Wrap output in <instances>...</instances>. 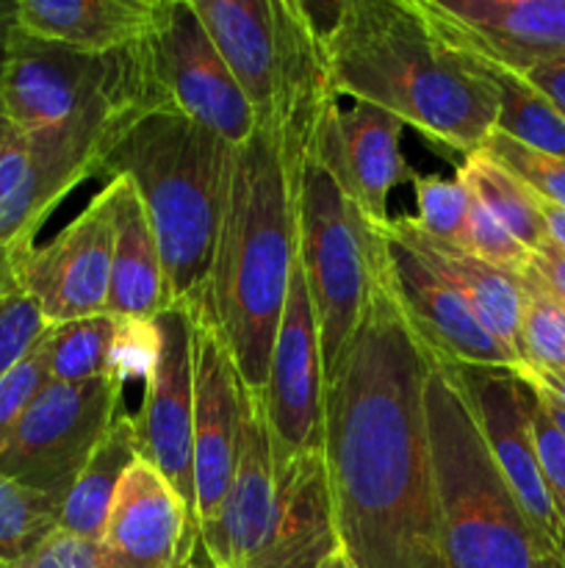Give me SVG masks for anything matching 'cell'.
I'll list each match as a JSON object with an SVG mask.
<instances>
[{
    "label": "cell",
    "mask_w": 565,
    "mask_h": 568,
    "mask_svg": "<svg viewBox=\"0 0 565 568\" xmlns=\"http://www.w3.org/2000/svg\"><path fill=\"white\" fill-rule=\"evenodd\" d=\"M114 247V203L105 183L50 242L9 255L11 281L37 303L48 325L105 314Z\"/></svg>",
    "instance_id": "7c38bea8"
},
{
    "label": "cell",
    "mask_w": 565,
    "mask_h": 568,
    "mask_svg": "<svg viewBox=\"0 0 565 568\" xmlns=\"http://www.w3.org/2000/svg\"><path fill=\"white\" fill-rule=\"evenodd\" d=\"M271 508H275V460H271L269 427H266L260 397L244 388L236 469L219 514L199 530L205 555L222 568H247L264 541Z\"/></svg>",
    "instance_id": "d6986e66"
},
{
    "label": "cell",
    "mask_w": 565,
    "mask_h": 568,
    "mask_svg": "<svg viewBox=\"0 0 565 568\" xmlns=\"http://www.w3.org/2000/svg\"><path fill=\"white\" fill-rule=\"evenodd\" d=\"M199 541L197 527L144 458L122 475L97 538L100 568H172Z\"/></svg>",
    "instance_id": "ac0fdd59"
},
{
    "label": "cell",
    "mask_w": 565,
    "mask_h": 568,
    "mask_svg": "<svg viewBox=\"0 0 565 568\" xmlns=\"http://www.w3.org/2000/svg\"><path fill=\"white\" fill-rule=\"evenodd\" d=\"M382 258L386 244L363 320L325 377L332 527L355 568H446L424 405L432 353L393 300Z\"/></svg>",
    "instance_id": "6da1fadb"
},
{
    "label": "cell",
    "mask_w": 565,
    "mask_h": 568,
    "mask_svg": "<svg viewBox=\"0 0 565 568\" xmlns=\"http://www.w3.org/2000/svg\"><path fill=\"white\" fill-rule=\"evenodd\" d=\"M402 131L397 116L369 103H352L338 114V166L355 203L377 227L391 220L388 197L393 189L415 178L402 155Z\"/></svg>",
    "instance_id": "603a6c76"
},
{
    "label": "cell",
    "mask_w": 565,
    "mask_h": 568,
    "mask_svg": "<svg viewBox=\"0 0 565 568\" xmlns=\"http://www.w3.org/2000/svg\"><path fill=\"white\" fill-rule=\"evenodd\" d=\"M454 48L526 72L565 64V0H419Z\"/></svg>",
    "instance_id": "2e32d148"
},
{
    "label": "cell",
    "mask_w": 565,
    "mask_h": 568,
    "mask_svg": "<svg viewBox=\"0 0 565 568\" xmlns=\"http://www.w3.org/2000/svg\"><path fill=\"white\" fill-rule=\"evenodd\" d=\"M17 28V0H0V78H3L6 61H9L11 33Z\"/></svg>",
    "instance_id": "b9f144b4"
},
{
    "label": "cell",
    "mask_w": 565,
    "mask_h": 568,
    "mask_svg": "<svg viewBox=\"0 0 565 568\" xmlns=\"http://www.w3.org/2000/svg\"><path fill=\"white\" fill-rule=\"evenodd\" d=\"M17 133H20V131H17V128L11 125V122L6 120V116H0V155H3L6 148H9V144L14 142Z\"/></svg>",
    "instance_id": "c3c4849f"
},
{
    "label": "cell",
    "mask_w": 565,
    "mask_h": 568,
    "mask_svg": "<svg viewBox=\"0 0 565 568\" xmlns=\"http://www.w3.org/2000/svg\"><path fill=\"white\" fill-rule=\"evenodd\" d=\"M460 247L504 272H521L526 261H530V250L474 197H471L469 220H465V233Z\"/></svg>",
    "instance_id": "d590c367"
},
{
    "label": "cell",
    "mask_w": 565,
    "mask_h": 568,
    "mask_svg": "<svg viewBox=\"0 0 565 568\" xmlns=\"http://www.w3.org/2000/svg\"><path fill=\"white\" fill-rule=\"evenodd\" d=\"M443 366L463 388L487 444V453L513 491L543 552L559 555L565 560V527L543 480L521 375L513 369H496V366Z\"/></svg>",
    "instance_id": "5bb4252c"
},
{
    "label": "cell",
    "mask_w": 565,
    "mask_h": 568,
    "mask_svg": "<svg viewBox=\"0 0 565 568\" xmlns=\"http://www.w3.org/2000/svg\"><path fill=\"white\" fill-rule=\"evenodd\" d=\"M144 48L170 109L181 111L230 148L253 136L258 128L253 105L188 0H158Z\"/></svg>",
    "instance_id": "30bf717a"
},
{
    "label": "cell",
    "mask_w": 565,
    "mask_h": 568,
    "mask_svg": "<svg viewBox=\"0 0 565 568\" xmlns=\"http://www.w3.org/2000/svg\"><path fill=\"white\" fill-rule=\"evenodd\" d=\"M0 568H9V566H6V564H0Z\"/></svg>",
    "instance_id": "f5cc1de1"
},
{
    "label": "cell",
    "mask_w": 565,
    "mask_h": 568,
    "mask_svg": "<svg viewBox=\"0 0 565 568\" xmlns=\"http://www.w3.org/2000/svg\"><path fill=\"white\" fill-rule=\"evenodd\" d=\"M319 568H355V564L347 558V552H343V549L338 547V549H332L330 555H327L325 564H321Z\"/></svg>",
    "instance_id": "7dc6e473"
},
{
    "label": "cell",
    "mask_w": 565,
    "mask_h": 568,
    "mask_svg": "<svg viewBox=\"0 0 565 568\" xmlns=\"http://www.w3.org/2000/svg\"><path fill=\"white\" fill-rule=\"evenodd\" d=\"M485 153H491L493 159L502 166H507L532 194H537L546 203L559 205L565 209V161L554 159V155L541 153V150H532L526 144L515 142V139L504 136V133L493 131L487 139Z\"/></svg>",
    "instance_id": "d6a6232c"
},
{
    "label": "cell",
    "mask_w": 565,
    "mask_h": 568,
    "mask_svg": "<svg viewBox=\"0 0 565 568\" xmlns=\"http://www.w3.org/2000/svg\"><path fill=\"white\" fill-rule=\"evenodd\" d=\"M0 116H6V111H3V98H0Z\"/></svg>",
    "instance_id": "816d5d0a"
},
{
    "label": "cell",
    "mask_w": 565,
    "mask_h": 568,
    "mask_svg": "<svg viewBox=\"0 0 565 568\" xmlns=\"http://www.w3.org/2000/svg\"><path fill=\"white\" fill-rule=\"evenodd\" d=\"M153 325L158 331V361L133 414L138 455L170 483L199 532L194 491V305H166Z\"/></svg>",
    "instance_id": "8fae6325"
},
{
    "label": "cell",
    "mask_w": 565,
    "mask_h": 568,
    "mask_svg": "<svg viewBox=\"0 0 565 568\" xmlns=\"http://www.w3.org/2000/svg\"><path fill=\"white\" fill-rule=\"evenodd\" d=\"M158 0H17V26L89 55H109L144 42Z\"/></svg>",
    "instance_id": "cb8c5ba5"
},
{
    "label": "cell",
    "mask_w": 565,
    "mask_h": 568,
    "mask_svg": "<svg viewBox=\"0 0 565 568\" xmlns=\"http://www.w3.org/2000/svg\"><path fill=\"white\" fill-rule=\"evenodd\" d=\"M518 277L524 288L518 333V353L524 364L521 375L565 369V305L526 266Z\"/></svg>",
    "instance_id": "4dcf8cb0"
},
{
    "label": "cell",
    "mask_w": 565,
    "mask_h": 568,
    "mask_svg": "<svg viewBox=\"0 0 565 568\" xmlns=\"http://www.w3.org/2000/svg\"><path fill=\"white\" fill-rule=\"evenodd\" d=\"M388 225V222H386ZM382 225V275L415 336L432 358L452 366H496L521 375V364L476 320L469 300Z\"/></svg>",
    "instance_id": "9a60e30c"
},
{
    "label": "cell",
    "mask_w": 565,
    "mask_h": 568,
    "mask_svg": "<svg viewBox=\"0 0 565 568\" xmlns=\"http://www.w3.org/2000/svg\"><path fill=\"white\" fill-rule=\"evenodd\" d=\"M6 272H9V255L0 253V277H3Z\"/></svg>",
    "instance_id": "f907efd6"
},
{
    "label": "cell",
    "mask_w": 565,
    "mask_h": 568,
    "mask_svg": "<svg viewBox=\"0 0 565 568\" xmlns=\"http://www.w3.org/2000/svg\"><path fill=\"white\" fill-rule=\"evenodd\" d=\"M410 183H413L415 205H419V216H413L415 225L427 236L460 247L465 220H469V192L458 181H443L438 175H415Z\"/></svg>",
    "instance_id": "1f68e13d"
},
{
    "label": "cell",
    "mask_w": 565,
    "mask_h": 568,
    "mask_svg": "<svg viewBox=\"0 0 565 568\" xmlns=\"http://www.w3.org/2000/svg\"><path fill=\"white\" fill-rule=\"evenodd\" d=\"M454 181L474 200H480L526 250H537L548 242L546 225L541 216L537 194H532L507 166L499 164L491 153L476 150L465 155Z\"/></svg>",
    "instance_id": "83f0119b"
},
{
    "label": "cell",
    "mask_w": 565,
    "mask_h": 568,
    "mask_svg": "<svg viewBox=\"0 0 565 568\" xmlns=\"http://www.w3.org/2000/svg\"><path fill=\"white\" fill-rule=\"evenodd\" d=\"M524 381H530L532 386L541 388L543 394L554 397L557 403L565 405V369L559 372H535V375H521Z\"/></svg>",
    "instance_id": "ee69618b"
},
{
    "label": "cell",
    "mask_w": 565,
    "mask_h": 568,
    "mask_svg": "<svg viewBox=\"0 0 565 568\" xmlns=\"http://www.w3.org/2000/svg\"><path fill=\"white\" fill-rule=\"evenodd\" d=\"M321 33L336 94L388 111L454 153L482 150L499 98L469 53L449 44L419 0H341Z\"/></svg>",
    "instance_id": "7a4b0ae2"
},
{
    "label": "cell",
    "mask_w": 565,
    "mask_h": 568,
    "mask_svg": "<svg viewBox=\"0 0 565 568\" xmlns=\"http://www.w3.org/2000/svg\"><path fill=\"white\" fill-rule=\"evenodd\" d=\"M388 233L408 244L421 261L432 266L441 277H446L474 308L476 320L487 327L499 344L510 349L518 358V333H521V314H524V288H521L518 272H504L499 266L485 264L476 255L465 253L463 247L438 242L427 236L413 216H397L388 220ZM524 372V364H521Z\"/></svg>",
    "instance_id": "7402d4cb"
},
{
    "label": "cell",
    "mask_w": 565,
    "mask_h": 568,
    "mask_svg": "<svg viewBox=\"0 0 565 568\" xmlns=\"http://www.w3.org/2000/svg\"><path fill=\"white\" fill-rule=\"evenodd\" d=\"M155 361H158V331H155L153 320L116 322L105 377L116 381L120 386H127L133 381L147 383L155 369Z\"/></svg>",
    "instance_id": "e575fe53"
},
{
    "label": "cell",
    "mask_w": 565,
    "mask_h": 568,
    "mask_svg": "<svg viewBox=\"0 0 565 568\" xmlns=\"http://www.w3.org/2000/svg\"><path fill=\"white\" fill-rule=\"evenodd\" d=\"M122 410H127L125 386L111 377L83 383L50 381L0 449V471L64 503L75 477Z\"/></svg>",
    "instance_id": "9c48e42d"
},
{
    "label": "cell",
    "mask_w": 565,
    "mask_h": 568,
    "mask_svg": "<svg viewBox=\"0 0 565 568\" xmlns=\"http://www.w3.org/2000/svg\"><path fill=\"white\" fill-rule=\"evenodd\" d=\"M526 383H530V381H526ZM535 392L541 394L543 405H546V410H548V414H552L554 425H557L559 430H563V436H565V405L557 403V399H554V397H548V394H543L541 388H535Z\"/></svg>",
    "instance_id": "bcb514c9"
},
{
    "label": "cell",
    "mask_w": 565,
    "mask_h": 568,
    "mask_svg": "<svg viewBox=\"0 0 565 568\" xmlns=\"http://www.w3.org/2000/svg\"><path fill=\"white\" fill-rule=\"evenodd\" d=\"M9 568H100L97 541L59 527L33 552Z\"/></svg>",
    "instance_id": "f35d334b"
},
{
    "label": "cell",
    "mask_w": 565,
    "mask_h": 568,
    "mask_svg": "<svg viewBox=\"0 0 565 568\" xmlns=\"http://www.w3.org/2000/svg\"><path fill=\"white\" fill-rule=\"evenodd\" d=\"M50 383L48 353H44V336L33 344L31 353L0 381V449L14 433L17 422L28 410L39 392Z\"/></svg>",
    "instance_id": "74e56055"
},
{
    "label": "cell",
    "mask_w": 565,
    "mask_h": 568,
    "mask_svg": "<svg viewBox=\"0 0 565 568\" xmlns=\"http://www.w3.org/2000/svg\"><path fill=\"white\" fill-rule=\"evenodd\" d=\"M136 458H142V455H138L133 414L122 410L64 497L61 527L75 532V536L89 538V541H97L116 486Z\"/></svg>",
    "instance_id": "484cf974"
},
{
    "label": "cell",
    "mask_w": 565,
    "mask_h": 568,
    "mask_svg": "<svg viewBox=\"0 0 565 568\" xmlns=\"http://www.w3.org/2000/svg\"><path fill=\"white\" fill-rule=\"evenodd\" d=\"M275 469L321 453L325 438V369L305 272L294 253L286 308L271 347L269 377L260 392Z\"/></svg>",
    "instance_id": "4fadbf2b"
},
{
    "label": "cell",
    "mask_w": 565,
    "mask_h": 568,
    "mask_svg": "<svg viewBox=\"0 0 565 568\" xmlns=\"http://www.w3.org/2000/svg\"><path fill=\"white\" fill-rule=\"evenodd\" d=\"M227 155L230 144L175 109H153L127 122L103 155L100 178H125L142 200L170 305H197L203 294L225 203Z\"/></svg>",
    "instance_id": "277c9868"
},
{
    "label": "cell",
    "mask_w": 565,
    "mask_h": 568,
    "mask_svg": "<svg viewBox=\"0 0 565 568\" xmlns=\"http://www.w3.org/2000/svg\"><path fill=\"white\" fill-rule=\"evenodd\" d=\"M338 549L321 453L275 469V508L247 568H319Z\"/></svg>",
    "instance_id": "ffe728a7"
},
{
    "label": "cell",
    "mask_w": 565,
    "mask_h": 568,
    "mask_svg": "<svg viewBox=\"0 0 565 568\" xmlns=\"http://www.w3.org/2000/svg\"><path fill=\"white\" fill-rule=\"evenodd\" d=\"M532 568H565V560L559 558V555H552V552H541L535 558V564Z\"/></svg>",
    "instance_id": "681fc988"
},
{
    "label": "cell",
    "mask_w": 565,
    "mask_h": 568,
    "mask_svg": "<svg viewBox=\"0 0 565 568\" xmlns=\"http://www.w3.org/2000/svg\"><path fill=\"white\" fill-rule=\"evenodd\" d=\"M147 105L105 98L61 125L17 133L0 155V253L37 244V233L61 200L100 178V164L116 133L147 114Z\"/></svg>",
    "instance_id": "52a82bcc"
},
{
    "label": "cell",
    "mask_w": 565,
    "mask_h": 568,
    "mask_svg": "<svg viewBox=\"0 0 565 568\" xmlns=\"http://www.w3.org/2000/svg\"><path fill=\"white\" fill-rule=\"evenodd\" d=\"M471 59L496 89V131L526 148L565 161V116L559 114L557 105L521 72L493 64L480 55H471Z\"/></svg>",
    "instance_id": "4316f807"
},
{
    "label": "cell",
    "mask_w": 565,
    "mask_h": 568,
    "mask_svg": "<svg viewBox=\"0 0 565 568\" xmlns=\"http://www.w3.org/2000/svg\"><path fill=\"white\" fill-rule=\"evenodd\" d=\"M114 247L105 314L111 320H155L166 308V281L158 242L136 189L125 178H111Z\"/></svg>",
    "instance_id": "d4e9b609"
},
{
    "label": "cell",
    "mask_w": 565,
    "mask_h": 568,
    "mask_svg": "<svg viewBox=\"0 0 565 568\" xmlns=\"http://www.w3.org/2000/svg\"><path fill=\"white\" fill-rule=\"evenodd\" d=\"M172 568H222V566H216L214 560H210L208 555H205L203 544L197 541L192 549H188L186 555H181V558H177V564L172 566Z\"/></svg>",
    "instance_id": "f6af8a7d"
},
{
    "label": "cell",
    "mask_w": 565,
    "mask_h": 568,
    "mask_svg": "<svg viewBox=\"0 0 565 568\" xmlns=\"http://www.w3.org/2000/svg\"><path fill=\"white\" fill-rule=\"evenodd\" d=\"M424 405L446 568H532L541 541L499 475L463 388L435 358Z\"/></svg>",
    "instance_id": "8992f818"
},
{
    "label": "cell",
    "mask_w": 565,
    "mask_h": 568,
    "mask_svg": "<svg viewBox=\"0 0 565 568\" xmlns=\"http://www.w3.org/2000/svg\"><path fill=\"white\" fill-rule=\"evenodd\" d=\"M526 270L565 305V250H559L554 242L541 244L530 253Z\"/></svg>",
    "instance_id": "ab89813d"
},
{
    "label": "cell",
    "mask_w": 565,
    "mask_h": 568,
    "mask_svg": "<svg viewBox=\"0 0 565 568\" xmlns=\"http://www.w3.org/2000/svg\"><path fill=\"white\" fill-rule=\"evenodd\" d=\"M6 120L22 133L44 131L105 98H127L147 109H170L150 70L144 42L109 55H89L20 26L11 33L0 78Z\"/></svg>",
    "instance_id": "ba28073f"
},
{
    "label": "cell",
    "mask_w": 565,
    "mask_h": 568,
    "mask_svg": "<svg viewBox=\"0 0 565 568\" xmlns=\"http://www.w3.org/2000/svg\"><path fill=\"white\" fill-rule=\"evenodd\" d=\"M116 322L109 314L61 322L44 331L50 381L83 383L105 375Z\"/></svg>",
    "instance_id": "f1b7e54d"
},
{
    "label": "cell",
    "mask_w": 565,
    "mask_h": 568,
    "mask_svg": "<svg viewBox=\"0 0 565 568\" xmlns=\"http://www.w3.org/2000/svg\"><path fill=\"white\" fill-rule=\"evenodd\" d=\"M61 499L0 471V564L14 566L61 527Z\"/></svg>",
    "instance_id": "f546056e"
},
{
    "label": "cell",
    "mask_w": 565,
    "mask_h": 568,
    "mask_svg": "<svg viewBox=\"0 0 565 568\" xmlns=\"http://www.w3.org/2000/svg\"><path fill=\"white\" fill-rule=\"evenodd\" d=\"M253 105L258 125H269L275 109V75L280 61L277 0H188Z\"/></svg>",
    "instance_id": "44dd1931"
},
{
    "label": "cell",
    "mask_w": 565,
    "mask_h": 568,
    "mask_svg": "<svg viewBox=\"0 0 565 568\" xmlns=\"http://www.w3.org/2000/svg\"><path fill=\"white\" fill-rule=\"evenodd\" d=\"M194 316V491L197 525L203 530L219 514L236 469L244 383L197 308Z\"/></svg>",
    "instance_id": "e0dca14e"
},
{
    "label": "cell",
    "mask_w": 565,
    "mask_h": 568,
    "mask_svg": "<svg viewBox=\"0 0 565 568\" xmlns=\"http://www.w3.org/2000/svg\"><path fill=\"white\" fill-rule=\"evenodd\" d=\"M294 270V203L280 142L255 128L227 155L225 203L197 314L249 394L264 392Z\"/></svg>",
    "instance_id": "3957f363"
},
{
    "label": "cell",
    "mask_w": 565,
    "mask_h": 568,
    "mask_svg": "<svg viewBox=\"0 0 565 568\" xmlns=\"http://www.w3.org/2000/svg\"><path fill=\"white\" fill-rule=\"evenodd\" d=\"M341 105L325 116L316 139L288 175L294 203V253L305 272L325 377L352 342L382 253L380 227L355 203L338 166Z\"/></svg>",
    "instance_id": "5b68a950"
},
{
    "label": "cell",
    "mask_w": 565,
    "mask_h": 568,
    "mask_svg": "<svg viewBox=\"0 0 565 568\" xmlns=\"http://www.w3.org/2000/svg\"><path fill=\"white\" fill-rule=\"evenodd\" d=\"M524 381V377H521ZM524 403L526 414H530L532 438H535L537 460H541L543 480H546L548 497H552L557 516L563 519L565 527V436L557 425H554L552 414L543 405L541 394L535 392L532 383L524 381Z\"/></svg>",
    "instance_id": "8d00e7d4"
},
{
    "label": "cell",
    "mask_w": 565,
    "mask_h": 568,
    "mask_svg": "<svg viewBox=\"0 0 565 568\" xmlns=\"http://www.w3.org/2000/svg\"><path fill=\"white\" fill-rule=\"evenodd\" d=\"M537 203H541V216L543 225H546L548 242H554L559 250H565V209L546 203V200L541 197H537Z\"/></svg>",
    "instance_id": "7bdbcfd3"
},
{
    "label": "cell",
    "mask_w": 565,
    "mask_h": 568,
    "mask_svg": "<svg viewBox=\"0 0 565 568\" xmlns=\"http://www.w3.org/2000/svg\"><path fill=\"white\" fill-rule=\"evenodd\" d=\"M48 320L28 294L11 281V270L0 277V381L25 358L48 331Z\"/></svg>",
    "instance_id": "836d02e7"
},
{
    "label": "cell",
    "mask_w": 565,
    "mask_h": 568,
    "mask_svg": "<svg viewBox=\"0 0 565 568\" xmlns=\"http://www.w3.org/2000/svg\"><path fill=\"white\" fill-rule=\"evenodd\" d=\"M526 78H530V81L557 105L559 114L565 116V64L541 67V70L526 72Z\"/></svg>",
    "instance_id": "60d3db41"
}]
</instances>
